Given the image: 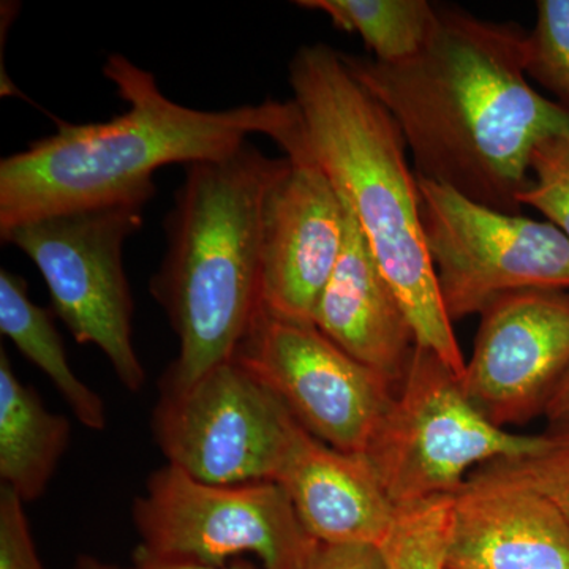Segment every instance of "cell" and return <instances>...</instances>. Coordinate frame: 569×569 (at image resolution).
<instances>
[{
	"label": "cell",
	"instance_id": "9",
	"mask_svg": "<svg viewBox=\"0 0 569 569\" xmlns=\"http://www.w3.org/2000/svg\"><path fill=\"white\" fill-rule=\"evenodd\" d=\"M301 427L236 359L190 383L162 381L152 417L168 463L209 485L276 481Z\"/></svg>",
	"mask_w": 569,
	"mask_h": 569
},
{
	"label": "cell",
	"instance_id": "19",
	"mask_svg": "<svg viewBox=\"0 0 569 569\" xmlns=\"http://www.w3.org/2000/svg\"><path fill=\"white\" fill-rule=\"evenodd\" d=\"M451 497L433 498L399 509L391 533L381 545L388 569H447Z\"/></svg>",
	"mask_w": 569,
	"mask_h": 569
},
{
	"label": "cell",
	"instance_id": "3",
	"mask_svg": "<svg viewBox=\"0 0 569 569\" xmlns=\"http://www.w3.org/2000/svg\"><path fill=\"white\" fill-rule=\"evenodd\" d=\"M307 156L346 201L381 272L406 309L418 347L462 378L456 339L427 250L418 178L399 127L356 80L342 51L302 44L288 66Z\"/></svg>",
	"mask_w": 569,
	"mask_h": 569
},
{
	"label": "cell",
	"instance_id": "6",
	"mask_svg": "<svg viewBox=\"0 0 569 569\" xmlns=\"http://www.w3.org/2000/svg\"><path fill=\"white\" fill-rule=\"evenodd\" d=\"M146 204L56 213L0 236L39 269L52 309L78 343L96 346L130 392L144 387L133 346V298L123 268L127 239L141 230Z\"/></svg>",
	"mask_w": 569,
	"mask_h": 569
},
{
	"label": "cell",
	"instance_id": "24",
	"mask_svg": "<svg viewBox=\"0 0 569 569\" xmlns=\"http://www.w3.org/2000/svg\"><path fill=\"white\" fill-rule=\"evenodd\" d=\"M306 569H388L383 550L372 545H320Z\"/></svg>",
	"mask_w": 569,
	"mask_h": 569
},
{
	"label": "cell",
	"instance_id": "22",
	"mask_svg": "<svg viewBox=\"0 0 569 569\" xmlns=\"http://www.w3.org/2000/svg\"><path fill=\"white\" fill-rule=\"evenodd\" d=\"M541 438V445L530 455L501 462L552 501L569 523V418L556 422Z\"/></svg>",
	"mask_w": 569,
	"mask_h": 569
},
{
	"label": "cell",
	"instance_id": "5",
	"mask_svg": "<svg viewBox=\"0 0 569 569\" xmlns=\"http://www.w3.org/2000/svg\"><path fill=\"white\" fill-rule=\"evenodd\" d=\"M541 441L492 425L459 378L432 351L417 347L365 456L399 511L452 497L477 468L523 458Z\"/></svg>",
	"mask_w": 569,
	"mask_h": 569
},
{
	"label": "cell",
	"instance_id": "25",
	"mask_svg": "<svg viewBox=\"0 0 569 569\" xmlns=\"http://www.w3.org/2000/svg\"><path fill=\"white\" fill-rule=\"evenodd\" d=\"M129 569H263L257 567L252 561L238 559L227 565H208L201 561L164 559V557L153 556L148 550L138 546L133 552L132 567Z\"/></svg>",
	"mask_w": 569,
	"mask_h": 569
},
{
	"label": "cell",
	"instance_id": "4",
	"mask_svg": "<svg viewBox=\"0 0 569 569\" xmlns=\"http://www.w3.org/2000/svg\"><path fill=\"white\" fill-rule=\"evenodd\" d=\"M247 141L187 167L164 219L167 253L151 291L178 336L164 383L186 385L234 358L261 309V224L266 198L290 168Z\"/></svg>",
	"mask_w": 569,
	"mask_h": 569
},
{
	"label": "cell",
	"instance_id": "21",
	"mask_svg": "<svg viewBox=\"0 0 569 569\" xmlns=\"http://www.w3.org/2000/svg\"><path fill=\"white\" fill-rule=\"evenodd\" d=\"M531 183L520 204L537 209L569 239V130L539 141L530 160Z\"/></svg>",
	"mask_w": 569,
	"mask_h": 569
},
{
	"label": "cell",
	"instance_id": "13",
	"mask_svg": "<svg viewBox=\"0 0 569 569\" xmlns=\"http://www.w3.org/2000/svg\"><path fill=\"white\" fill-rule=\"evenodd\" d=\"M447 569H569V523L501 460L451 497Z\"/></svg>",
	"mask_w": 569,
	"mask_h": 569
},
{
	"label": "cell",
	"instance_id": "12",
	"mask_svg": "<svg viewBox=\"0 0 569 569\" xmlns=\"http://www.w3.org/2000/svg\"><path fill=\"white\" fill-rule=\"evenodd\" d=\"M269 190L261 224L260 301L269 316L312 325L343 241L347 204L309 156Z\"/></svg>",
	"mask_w": 569,
	"mask_h": 569
},
{
	"label": "cell",
	"instance_id": "15",
	"mask_svg": "<svg viewBox=\"0 0 569 569\" xmlns=\"http://www.w3.org/2000/svg\"><path fill=\"white\" fill-rule=\"evenodd\" d=\"M276 482L321 545H372L391 533L397 509L365 455L339 451L299 429Z\"/></svg>",
	"mask_w": 569,
	"mask_h": 569
},
{
	"label": "cell",
	"instance_id": "10",
	"mask_svg": "<svg viewBox=\"0 0 569 569\" xmlns=\"http://www.w3.org/2000/svg\"><path fill=\"white\" fill-rule=\"evenodd\" d=\"M271 389L310 436L365 455L397 389L321 335L313 325L260 309L234 358Z\"/></svg>",
	"mask_w": 569,
	"mask_h": 569
},
{
	"label": "cell",
	"instance_id": "18",
	"mask_svg": "<svg viewBox=\"0 0 569 569\" xmlns=\"http://www.w3.org/2000/svg\"><path fill=\"white\" fill-rule=\"evenodd\" d=\"M299 9L320 11L337 29L355 33L373 61L413 58L436 28L438 6L429 0H298Z\"/></svg>",
	"mask_w": 569,
	"mask_h": 569
},
{
	"label": "cell",
	"instance_id": "23",
	"mask_svg": "<svg viewBox=\"0 0 569 569\" xmlns=\"http://www.w3.org/2000/svg\"><path fill=\"white\" fill-rule=\"evenodd\" d=\"M24 505L13 490L2 486L0 490V569H44L33 542Z\"/></svg>",
	"mask_w": 569,
	"mask_h": 569
},
{
	"label": "cell",
	"instance_id": "14",
	"mask_svg": "<svg viewBox=\"0 0 569 569\" xmlns=\"http://www.w3.org/2000/svg\"><path fill=\"white\" fill-rule=\"evenodd\" d=\"M312 325L356 361L400 387L417 336L348 208L342 253L318 298Z\"/></svg>",
	"mask_w": 569,
	"mask_h": 569
},
{
	"label": "cell",
	"instance_id": "7",
	"mask_svg": "<svg viewBox=\"0 0 569 569\" xmlns=\"http://www.w3.org/2000/svg\"><path fill=\"white\" fill-rule=\"evenodd\" d=\"M140 548L164 559L227 565L250 553L263 569H306L321 542L276 481L209 485L170 463L134 498Z\"/></svg>",
	"mask_w": 569,
	"mask_h": 569
},
{
	"label": "cell",
	"instance_id": "20",
	"mask_svg": "<svg viewBox=\"0 0 569 569\" xmlns=\"http://www.w3.org/2000/svg\"><path fill=\"white\" fill-rule=\"evenodd\" d=\"M526 73L569 112V0H539L527 40Z\"/></svg>",
	"mask_w": 569,
	"mask_h": 569
},
{
	"label": "cell",
	"instance_id": "8",
	"mask_svg": "<svg viewBox=\"0 0 569 569\" xmlns=\"http://www.w3.org/2000/svg\"><path fill=\"white\" fill-rule=\"evenodd\" d=\"M422 231L452 323L527 290L569 291V239L556 224L486 208L418 178Z\"/></svg>",
	"mask_w": 569,
	"mask_h": 569
},
{
	"label": "cell",
	"instance_id": "26",
	"mask_svg": "<svg viewBox=\"0 0 569 569\" xmlns=\"http://www.w3.org/2000/svg\"><path fill=\"white\" fill-rule=\"evenodd\" d=\"M545 417L549 419L552 425L563 421L569 418V369L560 383L557 385L556 391L550 396L548 406H546Z\"/></svg>",
	"mask_w": 569,
	"mask_h": 569
},
{
	"label": "cell",
	"instance_id": "17",
	"mask_svg": "<svg viewBox=\"0 0 569 569\" xmlns=\"http://www.w3.org/2000/svg\"><path fill=\"white\" fill-rule=\"evenodd\" d=\"M0 332L50 378L82 426L93 432L107 427L103 399L71 369L50 312L29 298L28 282L9 269L0 271Z\"/></svg>",
	"mask_w": 569,
	"mask_h": 569
},
{
	"label": "cell",
	"instance_id": "1",
	"mask_svg": "<svg viewBox=\"0 0 569 569\" xmlns=\"http://www.w3.org/2000/svg\"><path fill=\"white\" fill-rule=\"evenodd\" d=\"M527 40L518 22L438 7L436 28L413 58H342L395 119L417 178L520 216L531 153L569 130V112L530 84Z\"/></svg>",
	"mask_w": 569,
	"mask_h": 569
},
{
	"label": "cell",
	"instance_id": "16",
	"mask_svg": "<svg viewBox=\"0 0 569 569\" xmlns=\"http://www.w3.org/2000/svg\"><path fill=\"white\" fill-rule=\"evenodd\" d=\"M71 426L52 413L36 389L14 376L7 351L0 350V478L24 503L50 486L70 445Z\"/></svg>",
	"mask_w": 569,
	"mask_h": 569
},
{
	"label": "cell",
	"instance_id": "27",
	"mask_svg": "<svg viewBox=\"0 0 569 569\" xmlns=\"http://www.w3.org/2000/svg\"><path fill=\"white\" fill-rule=\"evenodd\" d=\"M70 569H122L92 556H80Z\"/></svg>",
	"mask_w": 569,
	"mask_h": 569
},
{
	"label": "cell",
	"instance_id": "11",
	"mask_svg": "<svg viewBox=\"0 0 569 569\" xmlns=\"http://www.w3.org/2000/svg\"><path fill=\"white\" fill-rule=\"evenodd\" d=\"M479 317L460 378L470 402L501 429L545 415L569 369V291H519Z\"/></svg>",
	"mask_w": 569,
	"mask_h": 569
},
{
	"label": "cell",
	"instance_id": "2",
	"mask_svg": "<svg viewBox=\"0 0 569 569\" xmlns=\"http://www.w3.org/2000/svg\"><path fill=\"white\" fill-rule=\"evenodd\" d=\"M103 74L126 102L110 121L70 123L0 160V236L56 213L116 204H148L153 174L220 159L263 134L298 159L306 153L293 100H264L228 110H197L164 96L151 71L110 54Z\"/></svg>",
	"mask_w": 569,
	"mask_h": 569
}]
</instances>
